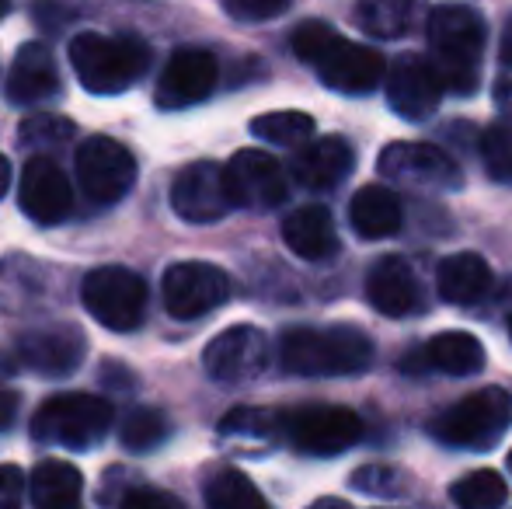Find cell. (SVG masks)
<instances>
[{
	"instance_id": "d6a6232c",
	"label": "cell",
	"mask_w": 512,
	"mask_h": 509,
	"mask_svg": "<svg viewBox=\"0 0 512 509\" xmlns=\"http://www.w3.org/2000/svg\"><path fill=\"white\" fill-rule=\"evenodd\" d=\"M74 136V123L60 116H28L18 126V143L28 150H49L56 143H67Z\"/></svg>"
},
{
	"instance_id": "1f68e13d",
	"label": "cell",
	"mask_w": 512,
	"mask_h": 509,
	"mask_svg": "<svg viewBox=\"0 0 512 509\" xmlns=\"http://www.w3.org/2000/svg\"><path fill=\"white\" fill-rule=\"evenodd\" d=\"M164 436H168V419L157 408H133L119 426L122 447L136 450V454L154 450L157 443H164Z\"/></svg>"
},
{
	"instance_id": "b9f144b4",
	"label": "cell",
	"mask_w": 512,
	"mask_h": 509,
	"mask_svg": "<svg viewBox=\"0 0 512 509\" xmlns=\"http://www.w3.org/2000/svg\"><path fill=\"white\" fill-rule=\"evenodd\" d=\"M7 189H11V161L0 154V199H4Z\"/></svg>"
},
{
	"instance_id": "e0dca14e",
	"label": "cell",
	"mask_w": 512,
	"mask_h": 509,
	"mask_svg": "<svg viewBox=\"0 0 512 509\" xmlns=\"http://www.w3.org/2000/svg\"><path fill=\"white\" fill-rule=\"evenodd\" d=\"M387 102L401 119L422 123L443 102V81H439L436 67L422 56H401L394 67L387 70Z\"/></svg>"
},
{
	"instance_id": "d6986e66",
	"label": "cell",
	"mask_w": 512,
	"mask_h": 509,
	"mask_svg": "<svg viewBox=\"0 0 512 509\" xmlns=\"http://www.w3.org/2000/svg\"><path fill=\"white\" fill-rule=\"evenodd\" d=\"M366 297L387 318H408V314L422 311L418 272L401 255H384L380 262H373L370 276H366Z\"/></svg>"
},
{
	"instance_id": "ffe728a7",
	"label": "cell",
	"mask_w": 512,
	"mask_h": 509,
	"mask_svg": "<svg viewBox=\"0 0 512 509\" xmlns=\"http://www.w3.org/2000/svg\"><path fill=\"white\" fill-rule=\"evenodd\" d=\"M356 164V150L342 136H321V140H307L293 154V178L310 192H328L342 185V178Z\"/></svg>"
},
{
	"instance_id": "5bb4252c",
	"label": "cell",
	"mask_w": 512,
	"mask_h": 509,
	"mask_svg": "<svg viewBox=\"0 0 512 509\" xmlns=\"http://www.w3.org/2000/svg\"><path fill=\"white\" fill-rule=\"evenodd\" d=\"M321 84H328L331 91H342V95H370L380 88L387 74L384 56L373 46L363 42H349L342 35H335L328 49L321 53V60L314 63Z\"/></svg>"
},
{
	"instance_id": "9a60e30c",
	"label": "cell",
	"mask_w": 512,
	"mask_h": 509,
	"mask_svg": "<svg viewBox=\"0 0 512 509\" xmlns=\"http://www.w3.org/2000/svg\"><path fill=\"white\" fill-rule=\"evenodd\" d=\"M216 81H220V67H216L213 53H206V49H178L164 63L154 98L161 109H189V105H199L213 95Z\"/></svg>"
},
{
	"instance_id": "f6af8a7d",
	"label": "cell",
	"mask_w": 512,
	"mask_h": 509,
	"mask_svg": "<svg viewBox=\"0 0 512 509\" xmlns=\"http://www.w3.org/2000/svg\"><path fill=\"white\" fill-rule=\"evenodd\" d=\"M7 11H11V0H0V18H4Z\"/></svg>"
},
{
	"instance_id": "d590c367",
	"label": "cell",
	"mask_w": 512,
	"mask_h": 509,
	"mask_svg": "<svg viewBox=\"0 0 512 509\" xmlns=\"http://www.w3.org/2000/svg\"><path fill=\"white\" fill-rule=\"evenodd\" d=\"M335 28L328 25V21H304V25H297V32H293L290 46L293 53H297V60H304L307 67H314L317 60H321L324 49L335 42Z\"/></svg>"
},
{
	"instance_id": "4316f807",
	"label": "cell",
	"mask_w": 512,
	"mask_h": 509,
	"mask_svg": "<svg viewBox=\"0 0 512 509\" xmlns=\"http://www.w3.org/2000/svg\"><path fill=\"white\" fill-rule=\"evenodd\" d=\"M220 436L234 443L237 450H269L283 440V412H269V408H234L223 415Z\"/></svg>"
},
{
	"instance_id": "8d00e7d4",
	"label": "cell",
	"mask_w": 512,
	"mask_h": 509,
	"mask_svg": "<svg viewBox=\"0 0 512 509\" xmlns=\"http://www.w3.org/2000/svg\"><path fill=\"white\" fill-rule=\"evenodd\" d=\"M293 0H223L230 18L237 21H272L290 11Z\"/></svg>"
},
{
	"instance_id": "52a82bcc",
	"label": "cell",
	"mask_w": 512,
	"mask_h": 509,
	"mask_svg": "<svg viewBox=\"0 0 512 509\" xmlns=\"http://www.w3.org/2000/svg\"><path fill=\"white\" fill-rule=\"evenodd\" d=\"M283 436L304 454L331 457L363 436V419L342 405H300L283 412Z\"/></svg>"
},
{
	"instance_id": "7a4b0ae2",
	"label": "cell",
	"mask_w": 512,
	"mask_h": 509,
	"mask_svg": "<svg viewBox=\"0 0 512 509\" xmlns=\"http://www.w3.org/2000/svg\"><path fill=\"white\" fill-rule=\"evenodd\" d=\"M485 18L464 4H439L429 14V46L436 56V74L443 91L471 95L481 77V56H485Z\"/></svg>"
},
{
	"instance_id": "6da1fadb",
	"label": "cell",
	"mask_w": 512,
	"mask_h": 509,
	"mask_svg": "<svg viewBox=\"0 0 512 509\" xmlns=\"http://www.w3.org/2000/svg\"><path fill=\"white\" fill-rule=\"evenodd\" d=\"M279 363L297 377H349L373 363V342L352 325L290 328L279 342Z\"/></svg>"
},
{
	"instance_id": "4fadbf2b",
	"label": "cell",
	"mask_w": 512,
	"mask_h": 509,
	"mask_svg": "<svg viewBox=\"0 0 512 509\" xmlns=\"http://www.w3.org/2000/svg\"><path fill=\"white\" fill-rule=\"evenodd\" d=\"M171 206L185 224H216L234 210V199L227 192L223 168L213 161H196L178 171L171 185Z\"/></svg>"
},
{
	"instance_id": "d4e9b609",
	"label": "cell",
	"mask_w": 512,
	"mask_h": 509,
	"mask_svg": "<svg viewBox=\"0 0 512 509\" xmlns=\"http://www.w3.org/2000/svg\"><path fill=\"white\" fill-rule=\"evenodd\" d=\"M418 363H425V367H432V370H443V374H450V377H471L485 367V346L467 332H439L425 342L418 360H411V363L405 360V370L418 367Z\"/></svg>"
},
{
	"instance_id": "3957f363",
	"label": "cell",
	"mask_w": 512,
	"mask_h": 509,
	"mask_svg": "<svg viewBox=\"0 0 512 509\" xmlns=\"http://www.w3.org/2000/svg\"><path fill=\"white\" fill-rule=\"evenodd\" d=\"M70 67L91 95H119L150 67V49L136 35L81 32L70 42Z\"/></svg>"
},
{
	"instance_id": "f546056e",
	"label": "cell",
	"mask_w": 512,
	"mask_h": 509,
	"mask_svg": "<svg viewBox=\"0 0 512 509\" xmlns=\"http://www.w3.org/2000/svg\"><path fill=\"white\" fill-rule=\"evenodd\" d=\"M450 499L457 509H502L509 503V489H506V482H502V475L481 468V471H471V475L457 478V482L450 485Z\"/></svg>"
},
{
	"instance_id": "e575fe53",
	"label": "cell",
	"mask_w": 512,
	"mask_h": 509,
	"mask_svg": "<svg viewBox=\"0 0 512 509\" xmlns=\"http://www.w3.org/2000/svg\"><path fill=\"white\" fill-rule=\"evenodd\" d=\"M481 161L495 182H512V126H488L481 133Z\"/></svg>"
},
{
	"instance_id": "5b68a950",
	"label": "cell",
	"mask_w": 512,
	"mask_h": 509,
	"mask_svg": "<svg viewBox=\"0 0 512 509\" xmlns=\"http://www.w3.org/2000/svg\"><path fill=\"white\" fill-rule=\"evenodd\" d=\"M512 419V398L502 387H481L474 394H464L460 401L446 405L432 419V436L443 440L446 447L464 450H488L499 443Z\"/></svg>"
},
{
	"instance_id": "60d3db41",
	"label": "cell",
	"mask_w": 512,
	"mask_h": 509,
	"mask_svg": "<svg viewBox=\"0 0 512 509\" xmlns=\"http://www.w3.org/2000/svg\"><path fill=\"white\" fill-rule=\"evenodd\" d=\"M495 98H499V105L506 112H512V67L502 70L499 84H495Z\"/></svg>"
},
{
	"instance_id": "44dd1931",
	"label": "cell",
	"mask_w": 512,
	"mask_h": 509,
	"mask_svg": "<svg viewBox=\"0 0 512 509\" xmlns=\"http://www.w3.org/2000/svg\"><path fill=\"white\" fill-rule=\"evenodd\" d=\"M60 95V70L42 42H28L18 49L11 70H7V98L14 105H35Z\"/></svg>"
},
{
	"instance_id": "8992f818",
	"label": "cell",
	"mask_w": 512,
	"mask_h": 509,
	"mask_svg": "<svg viewBox=\"0 0 512 509\" xmlns=\"http://www.w3.org/2000/svg\"><path fill=\"white\" fill-rule=\"evenodd\" d=\"M81 304L88 307L98 325L112 328V332H133L143 325V314H147V283L133 269L102 265L84 276Z\"/></svg>"
},
{
	"instance_id": "2e32d148",
	"label": "cell",
	"mask_w": 512,
	"mask_h": 509,
	"mask_svg": "<svg viewBox=\"0 0 512 509\" xmlns=\"http://www.w3.org/2000/svg\"><path fill=\"white\" fill-rule=\"evenodd\" d=\"M18 203L25 210L28 220L49 227L60 224L70 217V206H74V189H70V178L63 175V168L46 154H35L25 164V175H21Z\"/></svg>"
},
{
	"instance_id": "ba28073f",
	"label": "cell",
	"mask_w": 512,
	"mask_h": 509,
	"mask_svg": "<svg viewBox=\"0 0 512 509\" xmlns=\"http://www.w3.org/2000/svg\"><path fill=\"white\" fill-rule=\"evenodd\" d=\"M377 171L394 185L418 192H457L464 182L457 161L436 143H391L380 150Z\"/></svg>"
},
{
	"instance_id": "8fae6325",
	"label": "cell",
	"mask_w": 512,
	"mask_h": 509,
	"mask_svg": "<svg viewBox=\"0 0 512 509\" xmlns=\"http://www.w3.org/2000/svg\"><path fill=\"white\" fill-rule=\"evenodd\" d=\"M77 178L88 199L115 203L136 182V157L112 136H88L77 150Z\"/></svg>"
},
{
	"instance_id": "484cf974",
	"label": "cell",
	"mask_w": 512,
	"mask_h": 509,
	"mask_svg": "<svg viewBox=\"0 0 512 509\" xmlns=\"http://www.w3.org/2000/svg\"><path fill=\"white\" fill-rule=\"evenodd\" d=\"M25 489L32 492L35 509H81L84 478L67 461H42Z\"/></svg>"
},
{
	"instance_id": "277c9868",
	"label": "cell",
	"mask_w": 512,
	"mask_h": 509,
	"mask_svg": "<svg viewBox=\"0 0 512 509\" xmlns=\"http://www.w3.org/2000/svg\"><path fill=\"white\" fill-rule=\"evenodd\" d=\"M112 405L98 394H53L42 401V408L32 419V436L46 447L88 450L102 443L112 429Z\"/></svg>"
},
{
	"instance_id": "7bdbcfd3",
	"label": "cell",
	"mask_w": 512,
	"mask_h": 509,
	"mask_svg": "<svg viewBox=\"0 0 512 509\" xmlns=\"http://www.w3.org/2000/svg\"><path fill=\"white\" fill-rule=\"evenodd\" d=\"M307 509H352V506L342 503V499H317V503L307 506Z\"/></svg>"
},
{
	"instance_id": "bcb514c9",
	"label": "cell",
	"mask_w": 512,
	"mask_h": 509,
	"mask_svg": "<svg viewBox=\"0 0 512 509\" xmlns=\"http://www.w3.org/2000/svg\"><path fill=\"white\" fill-rule=\"evenodd\" d=\"M509 471H512V450H509Z\"/></svg>"
},
{
	"instance_id": "83f0119b",
	"label": "cell",
	"mask_w": 512,
	"mask_h": 509,
	"mask_svg": "<svg viewBox=\"0 0 512 509\" xmlns=\"http://www.w3.org/2000/svg\"><path fill=\"white\" fill-rule=\"evenodd\" d=\"M422 0H356V21L373 39H401L418 25Z\"/></svg>"
},
{
	"instance_id": "7dc6e473",
	"label": "cell",
	"mask_w": 512,
	"mask_h": 509,
	"mask_svg": "<svg viewBox=\"0 0 512 509\" xmlns=\"http://www.w3.org/2000/svg\"><path fill=\"white\" fill-rule=\"evenodd\" d=\"M509 335H512V318H509Z\"/></svg>"
},
{
	"instance_id": "9c48e42d",
	"label": "cell",
	"mask_w": 512,
	"mask_h": 509,
	"mask_svg": "<svg viewBox=\"0 0 512 509\" xmlns=\"http://www.w3.org/2000/svg\"><path fill=\"white\" fill-rule=\"evenodd\" d=\"M269 335L255 325H234L209 339L203 367L216 384H251L269 367Z\"/></svg>"
},
{
	"instance_id": "603a6c76",
	"label": "cell",
	"mask_w": 512,
	"mask_h": 509,
	"mask_svg": "<svg viewBox=\"0 0 512 509\" xmlns=\"http://www.w3.org/2000/svg\"><path fill=\"white\" fill-rule=\"evenodd\" d=\"M436 290L446 304L471 307V304H478V300H485L488 290H492V269H488V262L481 255L457 252L439 262Z\"/></svg>"
},
{
	"instance_id": "74e56055",
	"label": "cell",
	"mask_w": 512,
	"mask_h": 509,
	"mask_svg": "<svg viewBox=\"0 0 512 509\" xmlns=\"http://www.w3.org/2000/svg\"><path fill=\"white\" fill-rule=\"evenodd\" d=\"M119 509H185V503L178 496L164 489H150V485H136L126 496L119 499Z\"/></svg>"
},
{
	"instance_id": "4dcf8cb0",
	"label": "cell",
	"mask_w": 512,
	"mask_h": 509,
	"mask_svg": "<svg viewBox=\"0 0 512 509\" xmlns=\"http://www.w3.org/2000/svg\"><path fill=\"white\" fill-rule=\"evenodd\" d=\"M251 133L272 147H304L314 136V119L307 112H265L251 119Z\"/></svg>"
},
{
	"instance_id": "f1b7e54d",
	"label": "cell",
	"mask_w": 512,
	"mask_h": 509,
	"mask_svg": "<svg viewBox=\"0 0 512 509\" xmlns=\"http://www.w3.org/2000/svg\"><path fill=\"white\" fill-rule=\"evenodd\" d=\"M206 509H272L244 471L223 468L206 485Z\"/></svg>"
},
{
	"instance_id": "cb8c5ba5",
	"label": "cell",
	"mask_w": 512,
	"mask_h": 509,
	"mask_svg": "<svg viewBox=\"0 0 512 509\" xmlns=\"http://www.w3.org/2000/svg\"><path fill=\"white\" fill-rule=\"evenodd\" d=\"M401 199L387 185H363L349 203V224L363 241H380L401 231Z\"/></svg>"
},
{
	"instance_id": "ac0fdd59",
	"label": "cell",
	"mask_w": 512,
	"mask_h": 509,
	"mask_svg": "<svg viewBox=\"0 0 512 509\" xmlns=\"http://www.w3.org/2000/svg\"><path fill=\"white\" fill-rule=\"evenodd\" d=\"M18 360L32 367L35 374L63 377L81 367L84 335L74 325H42L18 335Z\"/></svg>"
},
{
	"instance_id": "ab89813d",
	"label": "cell",
	"mask_w": 512,
	"mask_h": 509,
	"mask_svg": "<svg viewBox=\"0 0 512 509\" xmlns=\"http://www.w3.org/2000/svg\"><path fill=\"white\" fill-rule=\"evenodd\" d=\"M18 394L14 391H0V429H7L14 422V415H18Z\"/></svg>"
},
{
	"instance_id": "f35d334b",
	"label": "cell",
	"mask_w": 512,
	"mask_h": 509,
	"mask_svg": "<svg viewBox=\"0 0 512 509\" xmlns=\"http://www.w3.org/2000/svg\"><path fill=\"white\" fill-rule=\"evenodd\" d=\"M25 475L18 464H0V509L25 506Z\"/></svg>"
},
{
	"instance_id": "7c38bea8",
	"label": "cell",
	"mask_w": 512,
	"mask_h": 509,
	"mask_svg": "<svg viewBox=\"0 0 512 509\" xmlns=\"http://www.w3.org/2000/svg\"><path fill=\"white\" fill-rule=\"evenodd\" d=\"M223 178H227L234 206H244V210H272L290 196L283 164L269 150H237L223 168Z\"/></svg>"
},
{
	"instance_id": "836d02e7",
	"label": "cell",
	"mask_w": 512,
	"mask_h": 509,
	"mask_svg": "<svg viewBox=\"0 0 512 509\" xmlns=\"http://www.w3.org/2000/svg\"><path fill=\"white\" fill-rule=\"evenodd\" d=\"M352 489L366 492V496L398 499L408 492V478L391 464H366V468L352 471Z\"/></svg>"
},
{
	"instance_id": "ee69618b",
	"label": "cell",
	"mask_w": 512,
	"mask_h": 509,
	"mask_svg": "<svg viewBox=\"0 0 512 509\" xmlns=\"http://www.w3.org/2000/svg\"><path fill=\"white\" fill-rule=\"evenodd\" d=\"M502 67H512V28L506 32V39H502Z\"/></svg>"
},
{
	"instance_id": "30bf717a",
	"label": "cell",
	"mask_w": 512,
	"mask_h": 509,
	"mask_svg": "<svg viewBox=\"0 0 512 509\" xmlns=\"http://www.w3.org/2000/svg\"><path fill=\"white\" fill-rule=\"evenodd\" d=\"M164 307L171 318H203L230 300V276L209 262H175L164 272Z\"/></svg>"
},
{
	"instance_id": "7402d4cb",
	"label": "cell",
	"mask_w": 512,
	"mask_h": 509,
	"mask_svg": "<svg viewBox=\"0 0 512 509\" xmlns=\"http://www.w3.org/2000/svg\"><path fill=\"white\" fill-rule=\"evenodd\" d=\"M283 241L297 258L307 262H324L338 252V234H335V220H331L328 206L321 203H307L297 206L290 217L283 220Z\"/></svg>"
}]
</instances>
